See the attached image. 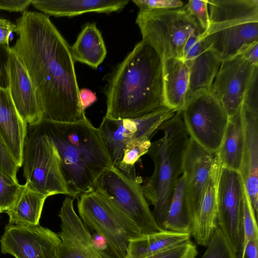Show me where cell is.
<instances>
[{
	"instance_id": "44dd1931",
	"label": "cell",
	"mask_w": 258,
	"mask_h": 258,
	"mask_svg": "<svg viewBox=\"0 0 258 258\" xmlns=\"http://www.w3.org/2000/svg\"><path fill=\"white\" fill-rule=\"evenodd\" d=\"M163 83L165 107L181 112L186 103L189 86V69L181 59L163 60Z\"/></svg>"
},
{
	"instance_id": "4316f807",
	"label": "cell",
	"mask_w": 258,
	"mask_h": 258,
	"mask_svg": "<svg viewBox=\"0 0 258 258\" xmlns=\"http://www.w3.org/2000/svg\"><path fill=\"white\" fill-rule=\"evenodd\" d=\"M46 198L24 184L15 204L6 212L9 217V224L24 226L39 225Z\"/></svg>"
},
{
	"instance_id": "603a6c76",
	"label": "cell",
	"mask_w": 258,
	"mask_h": 258,
	"mask_svg": "<svg viewBox=\"0 0 258 258\" xmlns=\"http://www.w3.org/2000/svg\"><path fill=\"white\" fill-rule=\"evenodd\" d=\"M74 200L66 197L58 216L61 220V240L69 241L84 249L92 258H102L96 249L92 234L75 211Z\"/></svg>"
},
{
	"instance_id": "60d3db41",
	"label": "cell",
	"mask_w": 258,
	"mask_h": 258,
	"mask_svg": "<svg viewBox=\"0 0 258 258\" xmlns=\"http://www.w3.org/2000/svg\"><path fill=\"white\" fill-rule=\"evenodd\" d=\"M239 54L252 65L258 66V42L246 46Z\"/></svg>"
},
{
	"instance_id": "ba28073f",
	"label": "cell",
	"mask_w": 258,
	"mask_h": 258,
	"mask_svg": "<svg viewBox=\"0 0 258 258\" xmlns=\"http://www.w3.org/2000/svg\"><path fill=\"white\" fill-rule=\"evenodd\" d=\"M77 208L84 223L104 237L119 258L125 257L130 240L142 235L133 221L96 190L81 195Z\"/></svg>"
},
{
	"instance_id": "5bb4252c",
	"label": "cell",
	"mask_w": 258,
	"mask_h": 258,
	"mask_svg": "<svg viewBox=\"0 0 258 258\" xmlns=\"http://www.w3.org/2000/svg\"><path fill=\"white\" fill-rule=\"evenodd\" d=\"M258 66L240 54L221 61L210 91L220 102L229 117L241 107L246 89Z\"/></svg>"
},
{
	"instance_id": "cb8c5ba5",
	"label": "cell",
	"mask_w": 258,
	"mask_h": 258,
	"mask_svg": "<svg viewBox=\"0 0 258 258\" xmlns=\"http://www.w3.org/2000/svg\"><path fill=\"white\" fill-rule=\"evenodd\" d=\"M75 61L97 69L105 59L107 50L101 33L95 23H88L83 27L77 38L71 47Z\"/></svg>"
},
{
	"instance_id": "e0dca14e",
	"label": "cell",
	"mask_w": 258,
	"mask_h": 258,
	"mask_svg": "<svg viewBox=\"0 0 258 258\" xmlns=\"http://www.w3.org/2000/svg\"><path fill=\"white\" fill-rule=\"evenodd\" d=\"M244 148L240 174L256 218L258 215V109L242 105Z\"/></svg>"
},
{
	"instance_id": "f546056e",
	"label": "cell",
	"mask_w": 258,
	"mask_h": 258,
	"mask_svg": "<svg viewBox=\"0 0 258 258\" xmlns=\"http://www.w3.org/2000/svg\"><path fill=\"white\" fill-rule=\"evenodd\" d=\"M206 247L201 258H238L237 254L217 226Z\"/></svg>"
},
{
	"instance_id": "8d00e7d4",
	"label": "cell",
	"mask_w": 258,
	"mask_h": 258,
	"mask_svg": "<svg viewBox=\"0 0 258 258\" xmlns=\"http://www.w3.org/2000/svg\"><path fill=\"white\" fill-rule=\"evenodd\" d=\"M201 34L191 36L187 40L183 50L182 59L188 66L205 49L200 39Z\"/></svg>"
},
{
	"instance_id": "9c48e42d",
	"label": "cell",
	"mask_w": 258,
	"mask_h": 258,
	"mask_svg": "<svg viewBox=\"0 0 258 258\" xmlns=\"http://www.w3.org/2000/svg\"><path fill=\"white\" fill-rule=\"evenodd\" d=\"M94 190L107 197L133 221L142 235L163 230L157 223L137 178L111 166L98 178Z\"/></svg>"
},
{
	"instance_id": "8fae6325",
	"label": "cell",
	"mask_w": 258,
	"mask_h": 258,
	"mask_svg": "<svg viewBox=\"0 0 258 258\" xmlns=\"http://www.w3.org/2000/svg\"><path fill=\"white\" fill-rule=\"evenodd\" d=\"M244 188L239 172L220 165L217 183V226L237 255L241 251L243 242Z\"/></svg>"
},
{
	"instance_id": "7bdbcfd3",
	"label": "cell",
	"mask_w": 258,
	"mask_h": 258,
	"mask_svg": "<svg viewBox=\"0 0 258 258\" xmlns=\"http://www.w3.org/2000/svg\"><path fill=\"white\" fill-rule=\"evenodd\" d=\"M79 96L82 108L84 110L97 100L96 94L86 88L80 90Z\"/></svg>"
},
{
	"instance_id": "7a4b0ae2",
	"label": "cell",
	"mask_w": 258,
	"mask_h": 258,
	"mask_svg": "<svg viewBox=\"0 0 258 258\" xmlns=\"http://www.w3.org/2000/svg\"><path fill=\"white\" fill-rule=\"evenodd\" d=\"M105 94L109 118L136 119L165 107L162 58L142 39L114 68Z\"/></svg>"
},
{
	"instance_id": "3957f363",
	"label": "cell",
	"mask_w": 258,
	"mask_h": 258,
	"mask_svg": "<svg viewBox=\"0 0 258 258\" xmlns=\"http://www.w3.org/2000/svg\"><path fill=\"white\" fill-rule=\"evenodd\" d=\"M40 124L57 150L69 197L79 198L94 190L98 178L112 166L98 128L87 118L71 123L42 120Z\"/></svg>"
},
{
	"instance_id": "b9f144b4",
	"label": "cell",
	"mask_w": 258,
	"mask_h": 258,
	"mask_svg": "<svg viewBox=\"0 0 258 258\" xmlns=\"http://www.w3.org/2000/svg\"><path fill=\"white\" fill-rule=\"evenodd\" d=\"M16 24L7 20L0 25V44L9 45L11 34L15 32Z\"/></svg>"
},
{
	"instance_id": "d6986e66",
	"label": "cell",
	"mask_w": 258,
	"mask_h": 258,
	"mask_svg": "<svg viewBox=\"0 0 258 258\" xmlns=\"http://www.w3.org/2000/svg\"><path fill=\"white\" fill-rule=\"evenodd\" d=\"M27 126L14 105L9 88L0 87V136L19 167L22 166L23 150Z\"/></svg>"
},
{
	"instance_id": "6da1fadb",
	"label": "cell",
	"mask_w": 258,
	"mask_h": 258,
	"mask_svg": "<svg viewBox=\"0 0 258 258\" xmlns=\"http://www.w3.org/2000/svg\"><path fill=\"white\" fill-rule=\"evenodd\" d=\"M16 24L18 37L11 48L35 88L42 120L71 123L86 118L71 47L48 16L26 11Z\"/></svg>"
},
{
	"instance_id": "5b68a950",
	"label": "cell",
	"mask_w": 258,
	"mask_h": 258,
	"mask_svg": "<svg viewBox=\"0 0 258 258\" xmlns=\"http://www.w3.org/2000/svg\"><path fill=\"white\" fill-rule=\"evenodd\" d=\"M210 26L200 36L205 49L222 61L258 42V0H210Z\"/></svg>"
},
{
	"instance_id": "d6a6232c",
	"label": "cell",
	"mask_w": 258,
	"mask_h": 258,
	"mask_svg": "<svg viewBox=\"0 0 258 258\" xmlns=\"http://www.w3.org/2000/svg\"><path fill=\"white\" fill-rule=\"evenodd\" d=\"M184 6L204 32L207 31L210 26L208 0H189Z\"/></svg>"
},
{
	"instance_id": "f35d334b",
	"label": "cell",
	"mask_w": 258,
	"mask_h": 258,
	"mask_svg": "<svg viewBox=\"0 0 258 258\" xmlns=\"http://www.w3.org/2000/svg\"><path fill=\"white\" fill-rule=\"evenodd\" d=\"M11 47L0 44V87H9V59Z\"/></svg>"
},
{
	"instance_id": "1f68e13d",
	"label": "cell",
	"mask_w": 258,
	"mask_h": 258,
	"mask_svg": "<svg viewBox=\"0 0 258 258\" xmlns=\"http://www.w3.org/2000/svg\"><path fill=\"white\" fill-rule=\"evenodd\" d=\"M24 184L0 171V213L7 212L15 204Z\"/></svg>"
},
{
	"instance_id": "f1b7e54d",
	"label": "cell",
	"mask_w": 258,
	"mask_h": 258,
	"mask_svg": "<svg viewBox=\"0 0 258 258\" xmlns=\"http://www.w3.org/2000/svg\"><path fill=\"white\" fill-rule=\"evenodd\" d=\"M151 145V139L142 137L127 144L121 159L115 168L133 178L136 176L135 165L139 158L147 154Z\"/></svg>"
},
{
	"instance_id": "836d02e7",
	"label": "cell",
	"mask_w": 258,
	"mask_h": 258,
	"mask_svg": "<svg viewBox=\"0 0 258 258\" xmlns=\"http://www.w3.org/2000/svg\"><path fill=\"white\" fill-rule=\"evenodd\" d=\"M198 250L189 240L180 245L144 258H196Z\"/></svg>"
},
{
	"instance_id": "e575fe53",
	"label": "cell",
	"mask_w": 258,
	"mask_h": 258,
	"mask_svg": "<svg viewBox=\"0 0 258 258\" xmlns=\"http://www.w3.org/2000/svg\"><path fill=\"white\" fill-rule=\"evenodd\" d=\"M19 166L9 148L0 136V171L13 180H17Z\"/></svg>"
},
{
	"instance_id": "ab89813d",
	"label": "cell",
	"mask_w": 258,
	"mask_h": 258,
	"mask_svg": "<svg viewBox=\"0 0 258 258\" xmlns=\"http://www.w3.org/2000/svg\"><path fill=\"white\" fill-rule=\"evenodd\" d=\"M31 5V0H0V10L24 13Z\"/></svg>"
},
{
	"instance_id": "83f0119b",
	"label": "cell",
	"mask_w": 258,
	"mask_h": 258,
	"mask_svg": "<svg viewBox=\"0 0 258 258\" xmlns=\"http://www.w3.org/2000/svg\"><path fill=\"white\" fill-rule=\"evenodd\" d=\"M162 229L189 234V222L182 175L177 182Z\"/></svg>"
},
{
	"instance_id": "d590c367",
	"label": "cell",
	"mask_w": 258,
	"mask_h": 258,
	"mask_svg": "<svg viewBox=\"0 0 258 258\" xmlns=\"http://www.w3.org/2000/svg\"><path fill=\"white\" fill-rule=\"evenodd\" d=\"M139 11L169 10L180 8L184 6L179 0H132Z\"/></svg>"
},
{
	"instance_id": "74e56055",
	"label": "cell",
	"mask_w": 258,
	"mask_h": 258,
	"mask_svg": "<svg viewBox=\"0 0 258 258\" xmlns=\"http://www.w3.org/2000/svg\"><path fill=\"white\" fill-rule=\"evenodd\" d=\"M58 258H92L82 247L67 240H61Z\"/></svg>"
},
{
	"instance_id": "277c9868",
	"label": "cell",
	"mask_w": 258,
	"mask_h": 258,
	"mask_svg": "<svg viewBox=\"0 0 258 258\" xmlns=\"http://www.w3.org/2000/svg\"><path fill=\"white\" fill-rule=\"evenodd\" d=\"M159 130L163 136L151 143L147 153L153 161L154 171L142 188L147 201L154 207L152 213L157 223L162 229L177 182L182 174L190 137L181 112L165 121Z\"/></svg>"
},
{
	"instance_id": "4fadbf2b",
	"label": "cell",
	"mask_w": 258,
	"mask_h": 258,
	"mask_svg": "<svg viewBox=\"0 0 258 258\" xmlns=\"http://www.w3.org/2000/svg\"><path fill=\"white\" fill-rule=\"evenodd\" d=\"M1 251L15 258H58L61 239L41 226L7 225L0 239Z\"/></svg>"
},
{
	"instance_id": "52a82bcc",
	"label": "cell",
	"mask_w": 258,
	"mask_h": 258,
	"mask_svg": "<svg viewBox=\"0 0 258 258\" xmlns=\"http://www.w3.org/2000/svg\"><path fill=\"white\" fill-rule=\"evenodd\" d=\"M22 160L27 186L47 198L56 194L69 196L57 150L40 123L28 125Z\"/></svg>"
},
{
	"instance_id": "ac0fdd59",
	"label": "cell",
	"mask_w": 258,
	"mask_h": 258,
	"mask_svg": "<svg viewBox=\"0 0 258 258\" xmlns=\"http://www.w3.org/2000/svg\"><path fill=\"white\" fill-rule=\"evenodd\" d=\"M220 166L218 159L198 209L189 221V235L201 246H207L217 227V183Z\"/></svg>"
},
{
	"instance_id": "484cf974",
	"label": "cell",
	"mask_w": 258,
	"mask_h": 258,
	"mask_svg": "<svg viewBox=\"0 0 258 258\" xmlns=\"http://www.w3.org/2000/svg\"><path fill=\"white\" fill-rule=\"evenodd\" d=\"M221 62L212 51L205 49L187 66L189 86L186 102L200 93L210 91Z\"/></svg>"
},
{
	"instance_id": "ffe728a7",
	"label": "cell",
	"mask_w": 258,
	"mask_h": 258,
	"mask_svg": "<svg viewBox=\"0 0 258 258\" xmlns=\"http://www.w3.org/2000/svg\"><path fill=\"white\" fill-rule=\"evenodd\" d=\"M128 2V0H31V5L46 15L72 17L90 12H118Z\"/></svg>"
},
{
	"instance_id": "30bf717a",
	"label": "cell",
	"mask_w": 258,
	"mask_h": 258,
	"mask_svg": "<svg viewBox=\"0 0 258 258\" xmlns=\"http://www.w3.org/2000/svg\"><path fill=\"white\" fill-rule=\"evenodd\" d=\"M189 137L205 150L215 154L222 142L229 117L211 91L190 98L181 111Z\"/></svg>"
},
{
	"instance_id": "4dcf8cb0",
	"label": "cell",
	"mask_w": 258,
	"mask_h": 258,
	"mask_svg": "<svg viewBox=\"0 0 258 258\" xmlns=\"http://www.w3.org/2000/svg\"><path fill=\"white\" fill-rule=\"evenodd\" d=\"M242 218L243 242L240 254L244 251L248 241L250 240L258 241L257 218L249 200L245 185L243 191Z\"/></svg>"
},
{
	"instance_id": "8992f818",
	"label": "cell",
	"mask_w": 258,
	"mask_h": 258,
	"mask_svg": "<svg viewBox=\"0 0 258 258\" xmlns=\"http://www.w3.org/2000/svg\"><path fill=\"white\" fill-rule=\"evenodd\" d=\"M136 22L142 39L151 45L163 60L170 57L182 59L187 39L204 32L185 6L174 9L139 11Z\"/></svg>"
},
{
	"instance_id": "d4e9b609",
	"label": "cell",
	"mask_w": 258,
	"mask_h": 258,
	"mask_svg": "<svg viewBox=\"0 0 258 258\" xmlns=\"http://www.w3.org/2000/svg\"><path fill=\"white\" fill-rule=\"evenodd\" d=\"M188 233L166 230L142 235L130 240L125 258H144L180 245L190 240Z\"/></svg>"
},
{
	"instance_id": "2e32d148",
	"label": "cell",
	"mask_w": 258,
	"mask_h": 258,
	"mask_svg": "<svg viewBox=\"0 0 258 258\" xmlns=\"http://www.w3.org/2000/svg\"><path fill=\"white\" fill-rule=\"evenodd\" d=\"M9 90L22 118L29 125H37L43 119V111L35 88L27 72L10 48Z\"/></svg>"
},
{
	"instance_id": "7c38bea8",
	"label": "cell",
	"mask_w": 258,
	"mask_h": 258,
	"mask_svg": "<svg viewBox=\"0 0 258 258\" xmlns=\"http://www.w3.org/2000/svg\"><path fill=\"white\" fill-rule=\"evenodd\" d=\"M176 113L163 107L136 119H115L104 116L98 129L107 149L112 166L116 167L118 165L127 144L142 137L151 139L162 123Z\"/></svg>"
},
{
	"instance_id": "ee69618b",
	"label": "cell",
	"mask_w": 258,
	"mask_h": 258,
	"mask_svg": "<svg viewBox=\"0 0 258 258\" xmlns=\"http://www.w3.org/2000/svg\"><path fill=\"white\" fill-rule=\"evenodd\" d=\"M8 20L2 19L0 18V25L6 22Z\"/></svg>"
},
{
	"instance_id": "9a60e30c",
	"label": "cell",
	"mask_w": 258,
	"mask_h": 258,
	"mask_svg": "<svg viewBox=\"0 0 258 258\" xmlns=\"http://www.w3.org/2000/svg\"><path fill=\"white\" fill-rule=\"evenodd\" d=\"M217 160L216 153H210L189 138L184 156L182 174L189 222L198 209Z\"/></svg>"
},
{
	"instance_id": "7402d4cb",
	"label": "cell",
	"mask_w": 258,
	"mask_h": 258,
	"mask_svg": "<svg viewBox=\"0 0 258 258\" xmlns=\"http://www.w3.org/2000/svg\"><path fill=\"white\" fill-rule=\"evenodd\" d=\"M244 148V126L240 109L229 117L218 151L216 153L220 165L240 172Z\"/></svg>"
}]
</instances>
